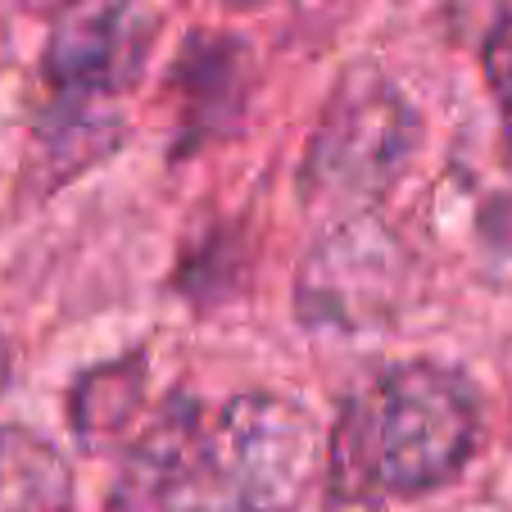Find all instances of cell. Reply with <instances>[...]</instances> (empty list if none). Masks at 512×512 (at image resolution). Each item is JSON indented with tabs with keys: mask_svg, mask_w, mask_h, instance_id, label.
<instances>
[{
	"mask_svg": "<svg viewBox=\"0 0 512 512\" xmlns=\"http://www.w3.org/2000/svg\"><path fill=\"white\" fill-rule=\"evenodd\" d=\"M481 64H485V87H490L494 105H499L503 132H508V145H512V14H499L494 28L485 32Z\"/></svg>",
	"mask_w": 512,
	"mask_h": 512,
	"instance_id": "obj_8",
	"label": "cell"
},
{
	"mask_svg": "<svg viewBox=\"0 0 512 512\" xmlns=\"http://www.w3.org/2000/svg\"><path fill=\"white\" fill-rule=\"evenodd\" d=\"M408 290V250L377 213L331 218L304 254L295 309L304 327L331 336H368L399 313Z\"/></svg>",
	"mask_w": 512,
	"mask_h": 512,
	"instance_id": "obj_4",
	"label": "cell"
},
{
	"mask_svg": "<svg viewBox=\"0 0 512 512\" xmlns=\"http://www.w3.org/2000/svg\"><path fill=\"white\" fill-rule=\"evenodd\" d=\"M481 445V390L463 372L417 358L377 372L345 399L322 440L327 494L349 508H381L458 481Z\"/></svg>",
	"mask_w": 512,
	"mask_h": 512,
	"instance_id": "obj_2",
	"label": "cell"
},
{
	"mask_svg": "<svg viewBox=\"0 0 512 512\" xmlns=\"http://www.w3.org/2000/svg\"><path fill=\"white\" fill-rule=\"evenodd\" d=\"M10 386V340L0 336V390Z\"/></svg>",
	"mask_w": 512,
	"mask_h": 512,
	"instance_id": "obj_10",
	"label": "cell"
},
{
	"mask_svg": "<svg viewBox=\"0 0 512 512\" xmlns=\"http://www.w3.org/2000/svg\"><path fill=\"white\" fill-rule=\"evenodd\" d=\"M68 458L28 426H0V512H68Z\"/></svg>",
	"mask_w": 512,
	"mask_h": 512,
	"instance_id": "obj_6",
	"label": "cell"
},
{
	"mask_svg": "<svg viewBox=\"0 0 512 512\" xmlns=\"http://www.w3.org/2000/svg\"><path fill=\"white\" fill-rule=\"evenodd\" d=\"M422 145L413 100L381 73H354L331 96L304 155V191L331 218L372 213V204L404 177Z\"/></svg>",
	"mask_w": 512,
	"mask_h": 512,
	"instance_id": "obj_3",
	"label": "cell"
},
{
	"mask_svg": "<svg viewBox=\"0 0 512 512\" xmlns=\"http://www.w3.org/2000/svg\"><path fill=\"white\" fill-rule=\"evenodd\" d=\"M141 399H145V363L141 358H118V363H105V368H91L73 386L68 422L87 445H100V440H114L132 422Z\"/></svg>",
	"mask_w": 512,
	"mask_h": 512,
	"instance_id": "obj_7",
	"label": "cell"
},
{
	"mask_svg": "<svg viewBox=\"0 0 512 512\" xmlns=\"http://www.w3.org/2000/svg\"><path fill=\"white\" fill-rule=\"evenodd\" d=\"M322 472V431L304 404L272 390L204 413L177 395L127 449L118 512H290Z\"/></svg>",
	"mask_w": 512,
	"mask_h": 512,
	"instance_id": "obj_1",
	"label": "cell"
},
{
	"mask_svg": "<svg viewBox=\"0 0 512 512\" xmlns=\"http://www.w3.org/2000/svg\"><path fill=\"white\" fill-rule=\"evenodd\" d=\"M159 37V14L145 0H64L50 19L41 73L50 105L100 109L141 82Z\"/></svg>",
	"mask_w": 512,
	"mask_h": 512,
	"instance_id": "obj_5",
	"label": "cell"
},
{
	"mask_svg": "<svg viewBox=\"0 0 512 512\" xmlns=\"http://www.w3.org/2000/svg\"><path fill=\"white\" fill-rule=\"evenodd\" d=\"M23 5H55V10H59V5H64V0H23Z\"/></svg>",
	"mask_w": 512,
	"mask_h": 512,
	"instance_id": "obj_11",
	"label": "cell"
},
{
	"mask_svg": "<svg viewBox=\"0 0 512 512\" xmlns=\"http://www.w3.org/2000/svg\"><path fill=\"white\" fill-rule=\"evenodd\" d=\"M476 227H481V245H485V250L512 268V182L503 186V191H494L490 200L481 204Z\"/></svg>",
	"mask_w": 512,
	"mask_h": 512,
	"instance_id": "obj_9",
	"label": "cell"
}]
</instances>
